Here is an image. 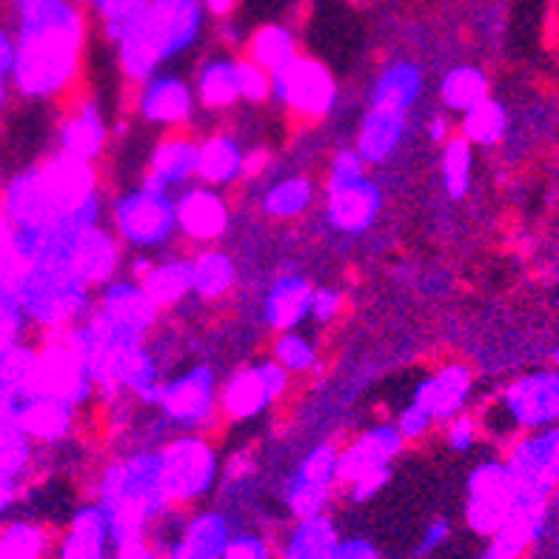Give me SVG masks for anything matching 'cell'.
Here are the masks:
<instances>
[{"label":"cell","mask_w":559,"mask_h":559,"mask_svg":"<svg viewBox=\"0 0 559 559\" xmlns=\"http://www.w3.org/2000/svg\"><path fill=\"white\" fill-rule=\"evenodd\" d=\"M109 214V226L123 249H157L166 246L175 235V200L169 192L155 189V186H143L134 192L123 194L118 203L106 206Z\"/></svg>","instance_id":"6da1fadb"},{"label":"cell","mask_w":559,"mask_h":559,"mask_svg":"<svg viewBox=\"0 0 559 559\" xmlns=\"http://www.w3.org/2000/svg\"><path fill=\"white\" fill-rule=\"evenodd\" d=\"M160 488L166 506L189 508L214 483V445L200 435L171 440L160 451Z\"/></svg>","instance_id":"7a4b0ae2"},{"label":"cell","mask_w":559,"mask_h":559,"mask_svg":"<svg viewBox=\"0 0 559 559\" xmlns=\"http://www.w3.org/2000/svg\"><path fill=\"white\" fill-rule=\"evenodd\" d=\"M520 500V483H516L511 465H486L472 479V502H468V520L477 531L491 534L506 525Z\"/></svg>","instance_id":"3957f363"},{"label":"cell","mask_w":559,"mask_h":559,"mask_svg":"<svg viewBox=\"0 0 559 559\" xmlns=\"http://www.w3.org/2000/svg\"><path fill=\"white\" fill-rule=\"evenodd\" d=\"M228 212L231 209H228L223 192L194 183V189H186L175 200V235L200 246V249H209L226 231Z\"/></svg>","instance_id":"277c9868"},{"label":"cell","mask_w":559,"mask_h":559,"mask_svg":"<svg viewBox=\"0 0 559 559\" xmlns=\"http://www.w3.org/2000/svg\"><path fill=\"white\" fill-rule=\"evenodd\" d=\"M157 400L166 412V419L198 428L217 403L214 374L209 368H189L183 374H175L171 380L160 383Z\"/></svg>","instance_id":"5b68a950"},{"label":"cell","mask_w":559,"mask_h":559,"mask_svg":"<svg viewBox=\"0 0 559 559\" xmlns=\"http://www.w3.org/2000/svg\"><path fill=\"white\" fill-rule=\"evenodd\" d=\"M506 403L520 428H548L559 423V374H531L508 389Z\"/></svg>","instance_id":"8992f818"},{"label":"cell","mask_w":559,"mask_h":559,"mask_svg":"<svg viewBox=\"0 0 559 559\" xmlns=\"http://www.w3.org/2000/svg\"><path fill=\"white\" fill-rule=\"evenodd\" d=\"M194 118V92L183 78L148 74L140 92V120L152 126H175Z\"/></svg>","instance_id":"52a82bcc"},{"label":"cell","mask_w":559,"mask_h":559,"mask_svg":"<svg viewBox=\"0 0 559 559\" xmlns=\"http://www.w3.org/2000/svg\"><path fill=\"white\" fill-rule=\"evenodd\" d=\"M246 148L237 143L235 134L209 132L200 138L198 146V169H194V183L209 186V189H228L237 177L243 175Z\"/></svg>","instance_id":"ba28073f"},{"label":"cell","mask_w":559,"mask_h":559,"mask_svg":"<svg viewBox=\"0 0 559 559\" xmlns=\"http://www.w3.org/2000/svg\"><path fill=\"white\" fill-rule=\"evenodd\" d=\"M329 217L343 231H360L377 212V192L362 171L346 177H332L329 183Z\"/></svg>","instance_id":"9c48e42d"},{"label":"cell","mask_w":559,"mask_h":559,"mask_svg":"<svg viewBox=\"0 0 559 559\" xmlns=\"http://www.w3.org/2000/svg\"><path fill=\"white\" fill-rule=\"evenodd\" d=\"M314 309V292L306 280H280L265 300V325L277 332H292Z\"/></svg>","instance_id":"30bf717a"},{"label":"cell","mask_w":559,"mask_h":559,"mask_svg":"<svg viewBox=\"0 0 559 559\" xmlns=\"http://www.w3.org/2000/svg\"><path fill=\"white\" fill-rule=\"evenodd\" d=\"M192 295L203 306L235 297V265L223 251L209 246L192 260Z\"/></svg>","instance_id":"8fae6325"},{"label":"cell","mask_w":559,"mask_h":559,"mask_svg":"<svg viewBox=\"0 0 559 559\" xmlns=\"http://www.w3.org/2000/svg\"><path fill=\"white\" fill-rule=\"evenodd\" d=\"M109 516L97 506L81 508L72 520L63 559H106V539H109Z\"/></svg>","instance_id":"7c38bea8"},{"label":"cell","mask_w":559,"mask_h":559,"mask_svg":"<svg viewBox=\"0 0 559 559\" xmlns=\"http://www.w3.org/2000/svg\"><path fill=\"white\" fill-rule=\"evenodd\" d=\"M465 391H468V371L460 366H445L419 389L417 405L435 419H449L463 403Z\"/></svg>","instance_id":"4fadbf2b"},{"label":"cell","mask_w":559,"mask_h":559,"mask_svg":"<svg viewBox=\"0 0 559 559\" xmlns=\"http://www.w3.org/2000/svg\"><path fill=\"white\" fill-rule=\"evenodd\" d=\"M226 545L228 528L223 523V516L200 514L189 520L183 539H180L171 559H223Z\"/></svg>","instance_id":"5bb4252c"},{"label":"cell","mask_w":559,"mask_h":559,"mask_svg":"<svg viewBox=\"0 0 559 559\" xmlns=\"http://www.w3.org/2000/svg\"><path fill=\"white\" fill-rule=\"evenodd\" d=\"M403 115L405 111L374 106V111L368 115V120L360 129L357 155H360L362 160H383L391 148H394V143L400 140V132H403Z\"/></svg>","instance_id":"9a60e30c"},{"label":"cell","mask_w":559,"mask_h":559,"mask_svg":"<svg viewBox=\"0 0 559 559\" xmlns=\"http://www.w3.org/2000/svg\"><path fill=\"white\" fill-rule=\"evenodd\" d=\"M334 551L337 543H334L332 523L323 516H309L292 534L286 548L280 551V559H334Z\"/></svg>","instance_id":"2e32d148"},{"label":"cell","mask_w":559,"mask_h":559,"mask_svg":"<svg viewBox=\"0 0 559 559\" xmlns=\"http://www.w3.org/2000/svg\"><path fill=\"white\" fill-rule=\"evenodd\" d=\"M311 198H314V177H288L283 183L272 186L263 198V209L277 221H288L297 217L309 209Z\"/></svg>","instance_id":"e0dca14e"},{"label":"cell","mask_w":559,"mask_h":559,"mask_svg":"<svg viewBox=\"0 0 559 559\" xmlns=\"http://www.w3.org/2000/svg\"><path fill=\"white\" fill-rule=\"evenodd\" d=\"M440 92L449 109L465 115L468 109H474V106H479L483 100H488V78L472 67L454 69V72L445 74Z\"/></svg>","instance_id":"ac0fdd59"},{"label":"cell","mask_w":559,"mask_h":559,"mask_svg":"<svg viewBox=\"0 0 559 559\" xmlns=\"http://www.w3.org/2000/svg\"><path fill=\"white\" fill-rule=\"evenodd\" d=\"M506 109L497 100H483L479 106L468 109L460 120V132L472 143H497L506 134Z\"/></svg>","instance_id":"d6986e66"},{"label":"cell","mask_w":559,"mask_h":559,"mask_svg":"<svg viewBox=\"0 0 559 559\" xmlns=\"http://www.w3.org/2000/svg\"><path fill=\"white\" fill-rule=\"evenodd\" d=\"M419 92V74L412 67H397L385 72L374 88V106L405 111Z\"/></svg>","instance_id":"ffe728a7"},{"label":"cell","mask_w":559,"mask_h":559,"mask_svg":"<svg viewBox=\"0 0 559 559\" xmlns=\"http://www.w3.org/2000/svg\"><path fill=\"white\" fill-rule=\"evenodd\" d=\"M468 171H472V140L463 132H454L445 140V186L454 198L468 189Z\"/></svg>","instance_id":"44dd1931"},{"label":"cell","mask_w":559,"mask_h":559,"mask_svg":"<svg viewBox=\"0 0 559 559\" xmlns=\"http://www.w3.org/2000/svg\"><path fill=\"white\" fill-rule=\"evenodd\" d=\"M223 559H280V551L263 537L228 539Z\"/></svg>","instance_id":"7402d4cb"},{"label":"cell","mask_w":559,"mask_h":559,"mask_svg":"<svg viewBox=\"0 0 559 559\" xmlns=\"http://www.w3.org/2000/svg\"><path fill=\"white\" fill-rule=\"evenodd\" d=\"M334 559H377V554L374 548L366 543H346V545H337Z\"/></svg>","instance_id":"603a6c76"},{"label":"cell","mask_w":559,"mask_h":559,"mask_svg":"<svg viewBox=\"0 0 559 559\" xmlns=\"http://www.w3.org/2000/svg\"><path fill=\"white\" fill-rule=\"evenodd\" d=\"M554 479L559 483V449H557V460H554Z\"/></svg>","instance_id":"cb8c5ba5"},{"label":"cell","mask_w":559,"mask_h":559,"mask_svg":"<svg viewBox=\"0 0 559 559\" xmlns=\"http://www.w3.org/2000/svg\"><path fill=\"white\" fill-rule=\"evenodd\" d=\"M554 360H557V362H559V348H557V354H554Z\"/></svg>","instance_id":"d4e9b609"}]
</instances>
